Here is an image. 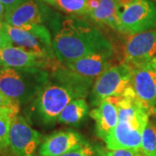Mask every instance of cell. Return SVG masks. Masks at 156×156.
Wrapping results in <instances>:
<instances>
[{"label":"cell","mask_w":156,"mask_h":156,"mask_svg":"<svg viewBox=\"0 0 156 156\" xmlns=\"http://www.w3.org/2000/svg\"><path fill=\"white\" fill-rule=\"evenodd\" d=\"M60 63L50 70V80L37 95L34 104L37 116L47 126L57 122L71 101L85 99L95 82L94 78L81 76Z\"/></svg>","instance_id":"6da1fadb"},{"label":"cell","mask_w":156,"mask_h":156,"mask_svg":"<svg viewBox=\"0 0 156 156\" xmlns=\"http://www.w3.org/2000/svg\"><path fill=\"white\" fill-rule=\"evenodd\" d=\"M53 50L61 63L75 61L103 50H114L108 40L97 28L75 17H54Z\"/></svg>","instance_id":"7a4b0ae2"},{"label":"cell","mask_w":156,"mask_h":156,"mask_svg":"<svg viewBox=\"0 0 156 156\" xmlns=\"http://www.w3.org/2000/svg\"><path fill=\"white\" fill-rule=\"evenodd\" d=\"M116 104L118 122L104 140L107 149H140L142 131L149 122L150 111L134 94L117 97Z\"/></svg>","instance_id":"3957f363"},{"label":"cell","mask_w":156,"mask_h":156,"mask_svg":"<svg viewBox=\"0 0 156 156\" xmlns=\"http://www.w3.org/2000/svg\"><path fill=\"white\" fill-rule=\"evenodd\" d=\"M50 70L44 68L0 69V91L19 104L37 96L50 80Z\"/></svg>","instance_id":"277c9868"},{"label":"cell","mask_w":156,"mask_h":156,"mask_svg":"<svg viewBox=\"0 0 156 156\" xmlns=\"http://www.w3.org/2000/svg\"><path fill=\"white\" fill-rule=\"evenodd\" d=\"M121 33H141L156 29V5L150 0H116Z\"/></svg>","instance_id":"5b68a950"},{"label":"cell","mask_w":156,"mask_h":156,"mask_svg":"<svg viewBox=\"0 0 156 156\" xmlns=\"http://www.w3.org/2000/svg\"><path fill=\"white\" fill-rule=\"evenodd\" d=\"M132 67L127 62H121L108 69L94 82L90 92V103L98 106L105 99L122 97L131 91Z\"/></svg>","instance_id":"8992f818"},{"label":"cell","mask_w":156,"mask_h":156,"mask_svg":"<svg viewBox=\"0 0 156 156\" xmlns=\"http://www.w3.org/2000/svg\"><path fill=\"white\" fill-rule=\"evenodd\" d=\"M4 28L12 45L52 61L57 60L53 50L51 34L44 24L20 29L4 22Z\"/></svg>","instance_id":"52a82bcc"},{"label":"cell","mask_w":156,"mask_h":156,"mask_svg":"<svg viewBox=\"0 0 156 156\" xmlns=\"http://www.w3.org/2000/svg\"><path fill=\"white\" fill-rule=\"evenodd\" d=\"M42 134L34 129L25 118L16 115L11 119L9 147L14 156H36Z\"/></svg>","instance_id":"ba28073f"},{"label":"cell","mask_w":156,"mask_h":156,"mask_svg":"<svg viewBox=\"0 0 156 156\" xmlns=\"http://www.w3.org/2000/svg\"><path fill=\"white\" fill-rule=\"evenodd\" d=\"M124 62L137 66L150 62L156 57V29L129 35L124 45Z\"/></svg>","instance_id":"9c48e42d"},{"label":"cell","mask_w":156,"mask_h":156,"mask_svg":"<svg viewBox=\"0 0 156 156\" xmlns=\"http://www.w3.org/2000/svg\"><path fill=\"white\" fill-rule=\"evenodd\" d=\"M50 9L39 0H25L17 5L6 9L5 23L13 27L23 29L43 24L48 20Z\"/></svg>","instance_id":"30bf717a"},{"label":"cell","mask_w":156,"mask_h":156,"mask_svg":"<svg viewBox=\"0 0 156 156\" xmlns=\"http://www.w3.org/2000/svg\"><path fill=\"white\" fill-rule=\"evenodd\" d=\"M132 67L131 86L137 100L150 113L156 112V70L145 63Z\"/></svg>","instance_id":"8fae6325"},{"label":"cell","mask_w":156,"mask_h":156,"mask_svg":"<svg viewBox=\"0 0 156 156\" xmlns=\"http://www.w3.org/2000/svg\"><path fill=\"white\" fill-rule=\"evenodd\" d=\"M0 63L2 67L13 69L44 68L53 69L60 62L38 56L15 45H9L0 49Z\"/></svg>","instance_id":"7c38bea8"},{"label":"cell","mask_w":156,"mask_h":156,"mask_svg":"<svg viewBox=\"0 0 156 156\" xmlns=\"http://www.w3.org/2000/svg\"><path fill=\"white\" fill-rule=\"evenodd\" d=\"M88 142L81 134L72 130L59 131L47 136L39 146L38 156H61Z\"/></svg>","instance_id":"4fadbf2b"},{"label":"cell","mask_w":156,"mask_h":156,"mask_svg":"<svg viewBox=\"0 0 156 156\" xmlns=\"http://www.w3.org/2000/svg\"><path fill=\"white\" fill-rule=\"evenodd\" d=\"M114 50H103L62 64L81 76L95 78L114 66Z\"/></svg>","instance_id":"5bb4252c"},{"label":"cell","mask_w":156,"mask_h":156,"mask_svg":"<svg viewBox=\"0 0 156 156\" xmlns=\"http://www.w3.org/2000/svg\"><path fill=\"white\" fill-rule=\"evenodd\" d=\"M116 101L117 97L105 99L89 112V115L95 122V134L103 140L118 122Z\"/></svg>","instance_id":"9a60e30c"},{"label":"cell","mask_w":156,"mask_h":156,"mask_svg":"<svg viewBox=\"0 0 156 156\" xmlns=\"http://www.w3.org/2000/svg\"><path fill=\"white\" fill-rule=\"evenodd\" d=\"M88 17L98 24L107 25L121 32L116 13V0H101L99 6L89 11Z\"/></svg>","instance_id":"2e32d148"},{"label":"cell","mask_w":156,"mask_h":156,"mask_svg":"<svg viewBox=\"0 0 156 156\" xmlns=\"http://www.w3.org/2000/svg\"><path fill=\"white\" fill-rule=\"evenodd\" d=\"M89 114V106L84 98L71 101L59 115L57 122L70 126H78Z\"/></svg>","instance_id":"e0dca14e"},{"label":"cell","mask_w":156,"mask_h":156,"mask_svg":"<svg viewBox=\"0 0 156 156\" xmlns=\"http://www.w3.org/2000/svg\"><path fill=\"white\" fill-rule=\"evenodd\" d=\"M140 150L145 156L156 155V126L150 120L142 131Z\"/></svg>","instance_id":"ac0fdd59"},{"label":"cell","mask_w":156,"mask_h":156,"mask_svg":"<svg viewBox=\"0 0 156 156\" xmlns=\"http://www.w3.org/2000/svg\"><path fill=\"white\" fill-rule=\"evenodd\" d=\"M54 6L74 16H88L87 0H54Z\"/></svg>","instance_id":"d6986e66"},{"label":"cell","mask_w":156,"mask_h":156,"mask_svg":"<svg viewBox=\"0 0 156 156\" xmlns=\"http://www.w3.org/2000/svg\"><path fill=\"white\" fill-rule=\"evenodd\" d=\"M17 114L8 109H0V151L9 147V130L11 119Z\"/></svg>","instance_id":"ffe728a7"},{"label":"cell","mask_w":156,"mask_h":156,"mask_svg":"<svg viewBox=\"0 0 156 156\" xmlns=\"http://www.w3.org/2000/svg\"><path fill=\"white\" fill-rule=\"evenodd\" d=\"M106 150L97 144H92L89 141L74 150L61 156H105Z\"/></svg>","instance_id":"44dd1931"},{"label":"cell","mask_w":156,"mask_h":156,"mask_svg":"<svg viewBox=\"0 0 156 156\" xmlns=\"http://www.w3.org/2000/svg\"><path fill=\"white\" fill-rule=\"evenodd\" d=\"M19 103L6 96L4 93L0 91V109H8L18 114L19 112Z\"/></svg>","instance_id":"7402d4cb"},{"label":"cell","mask_w":156,"mask_h":156,"mask_svg":"<svg viewBox=\"0 0 156 156\" xmlns=\"http://www.w3.org/2000/svg\"><path fill=\"white\" fill-rule=\"evenodd\" d=\"M105 156H145L140 149H115L107 150Z\"/></svg>","instance_id":"603a6c76"},{"label":"cell","mask_w":156,"mask_h":156,"mask_svg":"<svg viewBox=\"0 0 156 156\" xmlns=\"http://www.w3.org/2000/svg\"><path fill=\"white\" fill-rule=\"evenodd\" d=\"M9 45H12V44L4 28V22L0 23V49Z\"/></svg>","instance_id":"cb8c5ba5"},{"label":"cell","mask_w":156,"mask_h":156,"mask_svg":"<svg viewBox=\"0 0 156 156\" xmlns=\"http://www.w3.org/2000/svg\"><path fill=\"white\" fill-rule=\"evenodd\" d=\"M23 1H25V0H0V3H2L5 6L6 9H9V8L14 7V6L21 4Z\"/></svg>","instance_id":"d4e9b609"},{"label":"cell","mask_w":156,"mask_h":156,"mask_svg":"<svg viewBox=\"0 0 156 156\" xmlns=\"http://www.w3.org/2000/svg\"><path fill=\"white\" fill-rule=\"evenodd\" d=\"M101 0H87V5H88V14L89 11L96 9L100 5Z\"/></svg>","instance_id":"484cf974"},{"label":"cell","mask_w":156,"mask_h":156,"mask_svg":"<svg viewBox=\"0 0 156 156\" xmlns=\"http://www.w3.org/2000/svg\"><path fill=\"white\" fill-rule=\"evenodd\" d=\"M6 7L2 3H0V23H3L5 17Z\"/></svg>","instance_id":"4316f807"},{"label":"cell","mask_w":156,"mask_h":156,"mask_svg":"<svg viewBox=\"0 0 156 156\" xmlns=\"http://www.w3.org/2000/svg\"><path fill=\"white\" fill-rule=\"evenodd\" d=\"M149 63L151 64V66H152V67L154 68V69L156 70V57H154V59H153Z\"/></svg>","instance_id":"83f0119b"},{"label":"cell","mask_w":156,"mask_h":156,"mask_svg":"<svg viewBox=\"0 0 156 156\" xmlns=\"http://www.w3.org/2000/svg\"><path fill=\"white\" fill-rule=\"evenodd\" d=\"M42 1H44L47 4H50V5L54 6V0H42Z\"/></svg>","instance_id":"f1b7e54d"},{"label":"cell","mask_w":156,"mask_h":156,"mask_svg":"<svg viewBox=\"0 0 156 156\" xmlns=\"http://www.w3.org/2000/svg\"><path fill=\"white\" fill-rule=\"evenodd\" d=\"M154 125H155V126H156V122H154Z\"/></svg>","instance_id":"f546056e"},{"label":"cell","mask_w":156,"mask_h":156,"mask_svg":"<svg viewBox=\"0 0 156 156\" xmlns=\"http://www.w3.org/2000/svg\"><path fill=\"white\" fill-rule=\"evenodd\" d=\"M1 66H2V65H1V63H0V67H1Z\"/></svg>","instance_id":"4dcf8cb0"},{"label":"cell","mask_w":156,"mask_h":156,"mask_svg":"<svg viewBox=\"0 0 156 156\" xmlns=\"http://www.w3.org/2000/svg\"><path fill=\"white\" fill-rule=\"evenodd\" d=\"M154 1H155V2H156V0H154Z\"/></svg>","instance_id":"1f68e13d"},{"label":"cell","mask_w":156,"mask_h":156,"mask_svg":"<svg viewBox=\"0 0 156 156\" xmlns=\"http://www.w3.org/2000/svg\"><path fill=\"white\" fill-rule=\"evenodd\" d=\"M155 156H156V155H155Z\"/></svg>","instance_id":"d6a6232c"}]
</instances>
